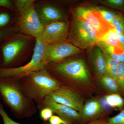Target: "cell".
Here are the masks:
<instances>
[{
    "label": "cell",
    "mask_w": 124,
    "mask_h": 124,
    "mask_svg": "<svg viewBox=\"0 0 124 124\" xmlns=\"http://www.w3.org/2000/svg\"><path fill=\"white\" fill-rule=\"evenodd\" d=\"M0 97L16 116H29L36 112L33 100L24 94L17 78L0 77Z\"/></svg>",
    "instance_id": "6da1fadb"
},
{
    "label": "cell",
    "mask_w": 124,
    "mask_h": 124,
    "mask_svg": "<svg viewBox=\"0 0 124 124\" xmlns=\"http://www.w3.org/2000/svg\"><path fill=\"white\" fill-rule=\"evenodd\" d=\"M91 60L96 73L102 76L106 75V60L104 53L98 46L95 47L91 54Z\"/></svg>",
    "instance_id": "5bb4252c"
},
{
    "label": "cell",
    "mask_w": 124,
    "mask_h": 124,
    "mask_svg": "<svg viewBox=\"0 0 124 124\" xmlns=\"http://www.w3.org/2000/svg\"><path fill=\"white\" fill-rule=\"evenodd\" d=\"M103 51L112 58L124 63V46H114L99 41L97 44Z\"/></svg>",
    "instance_id": "9a60e30c"
},
{
    "label": "cell",
    "mask_w": 124,
    "mask_h": 124,
    "mask_svg": "<svg viewBox=\"0 0 124 124\" xmlns=\"http://www.w3.org/2000/svg\"><path fill=\"white\" fill-rule=\"evenodd\" d=\"M35 38L22 33H17L9 37L0 45L2 57V68L17 67L31 51Z\"/></svg>",
    "instance_id": "3957f363"
},
{
    "label": "cell",
    "mask_w": 124,
    "mask_h": 124,
    "mask_svg": "<svg viewBox=\"0 0 124 124\" xmlns=\"http://www.w3.org/2000/svg\"><path fill=\"white\" fill-rule=\"evenodd\" d=\"M106 103L109 106L115 108H122L124 104V101L119 94L113 93L105 97Z\"/></svg>",
    "instance_id": "44dd1931"
},
{
    "label": "cell",
    "mask_w": 124,
    "mask_h": 124,
    "mask_svg": "<svg viewBox=\"0 0 124 124\" xmlns=\"http://www.w3.org/2000/svg\"><path fill=\"white\" fill-rule=\"evenodd\" d=\"M53 67L48 66L46 69L52 70L63 77L81 83L89 82L90 76L84 60L74 59L59 62Z\"/></svg>",
    "instance_id": "52a82bcc"
},
{
    "label": "cell",
    "mask_w": 124,
    "mask_h": 124,
    "mask_svg": "<svg viewBox=\"0 0 124 124\" xmlns=\"http://www.w3.org/2000/svg\"><path fill=\"white\" fill-rule=\"evenodd\" d=\"M38 105L41 108L45 107L50 108L54 113L70 122L71 121L77 120L81 118L79 112L69 107L54 102L48 96H46Z\"/></svg>",
    "instance_id": "4fadbf2b"
},
{
    "label": "cell",
    "mask_w": 124,
    "mask_h": 124,
    "mask_svg": "<svg viewBox=\"0 0 124 124\" xmlns=\"http://www.w3.org/2000/svg\"><path fill=\"white\" fill-rule=\"evenodd\" d=\"M49 122V124H70V122L58 116H53Z\"/></svg>",
    "instance_id": "f546056e"
},
{
    "label": "cell",
    "mask_w": 124,
    "mask_h": 124,
    "mask_svg": "<svg viewBox=\"0 0 124 124\" xmlns=\"http://www.w3.org/2000/svg\"><path fill=\"white\" fill-rule=\"evenodd\" d=\"M72 13L74 17L86 21L93 27L100 38L112 26L103 17L100 11L96 8L80 7L74 9Z\"/></svg>",
    "instance_id": "ba28073f"
},
{
    "label": "cell",
    "mask_w": 124,
    "mask_h": 124,
    "mask_svg": "<svg viewBox=\"0 0 124 124\" xmlns=\"http://www.w3.org/2000/svg\"><path fill=\"white\" fill-rule=\"evenodd\" d=\"M46 43L41 38L36 39L33 53L30 61L24 65L12 68H0V77L20 79L27 75L46 69L49 63L46 55Z\"/></svg>",
    "instance_id": "5b68a950"
},
{
    "label": "cell",
    "mask_w": 124,
    "mask_h": 124,
    "mask_svg": "<svg viewBox=\"0 0 124 124\" xmlns=\"http://www.w3.org/2000/svg\"><path fill=\"white\" fill-rule=\"evenodd\" d=\"M102 108L100 102L96 100H91L84 104L81 113V118L89 119L99 115Z\"/></svg>",
    "instance_id": "2e32d148"
},
{
    "label": "cell",
    "mask_w": 124,
    "mask_h": 124,
    "mask_svg": "<svg viewBox=\"0 0 124 124\" xmlns=\"http://www.w3.org/2000/svg\"><path fill=\"white\" fill-rule=\"evenodd\" d=\"M53 111L50 108L45 107L41 108L40 112V116L43 120L47 121L49 120L53 116Z\"/></svg>",
    "instance_id": "f1b7e54d"
},
{
    "label": "cell",
    "mask_w": 124,
    "mask_h": 124,
    "mask_svg": "<svg viewBox=\"0 0 124 124\" xmlns=\"http://www.w3.org/2000/svg\"><path fill=\"white\" fill-rule=\"evenodd\" d=\"M58 103L67 106L81 113L84 104L82 99L75 91L66 87H61L48 95Z\"/></svg>",
    "instance_id": "8fae6325"
},
{
    "label": "cell",
    "mask_w": 124,
    "mask_h": 124,
    "mask_svg": "<svg viewBox=\"0 0 124 124\" xmlns=\"http://www.w3.org/2000/svg\"><path fill=\"white\" fill-rule=\"evenodd\" d=\"M108 124H124V108L119 114L109 118Z\"/></svg>",
    "instance_id": "4316f807"
},
{
    "label": "cell",
    "mask_w": 124,
    "mask_h": 124,
    "mask_svg": "<svg viewBox=\"0 0 124 124\" xmlns=\"http://www.w3.org/2000/svg\"><path fill=\"white\" fill-rule=\"evenodd\" d=\"M110 23L115 29L117 33L124 35V18L121 15L119 14Z\"/></svg>",
    "instance_id": "603a6c76"
},
{
    "label": "cell",
    "mask_w": 124,
    "mask_h": 124,
    "mask_svg": "<svg viewBox=\"0 0 124 124\" xmlns=\"http://www.w3.org/2000/svg\"><path fill=\"white\" fill-rule=\"evenodd\" d=\"M86 124H108L107 121L103 120H96Z\"/></svg>",
    "instance_id": "1f68e13d"
},
{
    "label": "cell",
    "mask_w": 124,
    "mask_h": 124,
    "mask_svg": "<svg viewBox=\"0 0 124 124\" xmlns=\"http://www.w3.org/2000/svg\"><path fill=\"white\" fill-rule=\"evenodd\" d=\"M100 82L102 85L108 91L113 93L119 91V87L116 81L106 74L101 76Z\"/></svg>",
    "instance_id": "ffe728a7"
},
{
    "label": "cell",
    "mask_w": 124,
    "mask_h": 124,
    "mask_svg": "<svg viewBox=\"0 0 124 124\" xmlns=\"http://www.w3.org/2000/svg\"><path fill=\"white\" fill-rule=\"evenodd\" d=\"M69 31V24L66 21L54 22L45 26L40 38L46 44L58 43L66 41Z\"/></svg>",
    "instance_id": "30bf717a"
},
{
    "label": "cell",
    "mask_w": 124,
    "mask_h": 124,
    "mask_svg": "<svg viewBox=\"0 0 124 124\" xmlns=\"http://www.w3.org/2000/svg\"><path fill=\"white\" fill-rule=\"evenodd\" d=\"M80 51L79 48L68 41L53 44H46V55L49 64L62 62L79 54Z\"/></svg>",
    "instance_id": "9c48e42d"
},
{
    "label": "cell",
    "mask_w": 124,
    "mask_h": 124,
    "mask_svg": "<svg viewBox=\"0 0 124 124\" xmlns=\"http://www.w3.org/2000/svg\"><path fill=\"white\" fill-rule=\"evenodd\" d=\"M35 8L41 22L44 26L54 22L65 21L64 13L57 7L46 2L36 4Z\"/></svg>",
    "instance_id": "7c38bea8"
},
{
    "label": "cell",
    "mask_w": 124,
    "mask_h": 124,
    "mask_svg": "<svg viewBox=\"0 0 124 124\" xmlns=\"http://www.w3.org/2000/svg\"><path fill=\"white\" fill-rule=\"evenodd\" d=\"M106 60V74L116 81L119 62L112 58L103 52Z\"/></svg>",
    "instance_id": "d6986e66"
},
{
    "label": "cell",
    "mask_w": 124,
    "mask_h": 124,
    "mask_svg": "<svg viewBox=\"0 0 124 124\" xmlns=\"http://www.w3.org/2000/svg\"><path fill=\"white\" fill-rule=\"evenodd\" d=\"M18 28L17 26H12L7 28H0V45L9 37L17 33Z\"/></svg>",
    "instance_id": "7402d4cb"
},
{
    "label": "cell",
    "mask_w": 124,
    "mask_h": 124,
    "mask_svg": "<svg viewBox=\"0 0 124 124\" xmlns=\"http://www.w3.org/2000/svg\"><path fill=\"white\" fill-rule=\"evenodd\" d=\"M97 8L98 10L100 11L104 20L109 23H110L112 20H113L119 14L116 13V12L113 11L99 8Z\"/></svg>",
    "instance_id": "d4e9b609"
},
{
    "label": "cell",
    "mask_w": 124,
    "mask_h": 124,
    "mask_svg": "<svg viewBox=\"0 0 124 124\" xmlns=\"http://www.w3.org/2000/svg\"><path fill=\"white\" fill-rule=\"evenodd\" d=\"M2 64V57L1 55V53L0 50V68H1Z\"/></svg>",
    "instance_id": "836d02e7"
},
{
    "label": "cell",
    "mask_w": 124,
    "mask_h": 124,
    "mask_svg": "<svg viewBox=\"0 0 124 124\" xmlns=\"http://www.w3.org/2000/svg\"><path fill=\"white\" fill-rule=\"evenodd\" d=\"M117 34L120 44L122 46H124V35L118 33Z\"/></svg>",
    "instance_id": "d6a6232c"
},
{
    "label": "cell",
    "mask_w": 124,
    "mask_h": 124,
    "mask_svg": "<svg viewBox=\"0 0 124 124\" xmlns=\"http://www.w3.org/2000/svg\"><path fill=\"white\" fill-rule=\"evenodd\" d=\"M13 1L18 14L17 27L21 33L35 39L40 38L45 26L36 11L35 0H15Z\"/></svg>",
    "instance_id": "277c9868"
},
{
    "label": "cell",
    "mask_w": 124,
    "mask_h": 124,
    "mask_svg": "<svg viewBox=\"0 0 124 124\" xmlns=\"http://www.w3.org/2000/svg\"><path fill=\"white\" fill-rule=\"evenodd\" d=\"M68 41L79 49H86L97 45L99 38L90 24L83 19L74 17Z\"/></svg>",
    "instance_id": "8992f818"
},
{
    "label": "cell",
    "mask_w": 124,
    "mask_h": 124,
    "mask_svg": "<svg viewBox=\"0 0 124 124\" xmlns=\"http://www.w3.org/2000/svg\"><path fill=\"white\" fill-rule=\"evenodd\" d=\"M103 4L110 7L124 10V0H107Z\"/></svg>",
    "instance_id": "484cf974"
},
{
    "label": "cell",
    "mask_w": 124,
    "mask_h": 124,
    "mask_svg": "<svg viewBox=\"0 0 124 124\" xmlns=\"http://www.w3.org/2000/svg\"><path fill=\"white\" fill-rule=\"evenodd\" d=\"M12 10L5 8H0V28L13 26V14Z\"/></svg>",
    "instance_id": "ac0fdd59"
},
{
    "label": "cell",
    "mask_w": 124,
    "mask_h": 124,
    "mask_svg": "<svg viewBox=\"0 0 124 124\" xmlns=\"http://www.w3.org/2000/svg\"><path fill=\"white\" fill-rule=\"evenodd\" d=\"M0 115L1 116L3 120L4 124H21L14 121L9 117V116L6 113V112L4 109L3 105L1 104L0 102Z\"/></svg>",
    "instance_id": "83f0119b"
},
{
    "label": "cell",
    "mask_w": 124,
    "mask_h": 124,
    "mask_svg": "<svg viewBox=\"0 0 124 124\" xmlns=\"http://www.w3.org/2000/svg\"><path fill=\"white\" fill-rule=\"evenodd\" d=\"M0 8H5L13 11L15 9L13 1L0 0Z\"/></svg>",
    "instance_id": "4dcf8cb0"
},
{
    "label": "cell",
    "mask_w": 124,
    "mask_h": 124,
    "mask_svg": "<svg viewBox=\"0 0 124 124\" xmlns=\"http://www.w3.org/2000/svg\"><path fill=\"white\" fill-rule=\"evenodd\" d=\"M116 82L118 86L124 91V63H119L118 65Z\"/></svg>",
    "instance_id": "cb8c5ba5"
},
{
    "label": "cell",
    "mask_w": 124,
    "mask_h": 124,
    "mask_svg": "<svg viewBox=\"0 0 124 124\" xmlns=\"http://www.w3.org/2000/svg\"><path fill=\"white\" fill-rule=\"evenodd\" d=\"M18 79L25 95L38 105L61 86L46 69L29 73Z\"/></svg>",
    "instance_id": "7a4b0ae2"
},
{
    "label": "cell",
    "mask_w": 124,
    "mask_h": 124,
    "mask_svg": "<svg viewBox=\"0 0 124 124\" xmlns=\"http://www.w3.org/2000/svg\"><path fill=\"white\" fill-rule=\"evenodd\" d=\"M106 44L114 46H123L120 44L116 31L113 27L107 31L99 39Z\"/></svg>",
    "instance_id": "e0dca14e"
}]
</instances>
